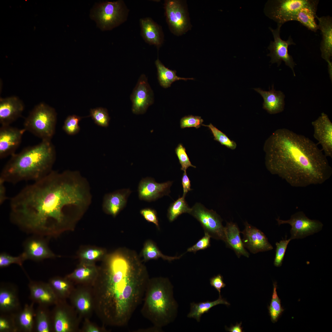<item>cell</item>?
Returning <instances> with one entry per match:
<instances>
[{
    "label": "cell",
    "instance_id": "6da1fadb",
    "mask_svg": "<svg viewBox=\"0 0 332 332\" xmlns=\"http://www.w3.org/2000/svg\"><path fill=\"white\" fill-rule=\"evenodd\" d=\"M91 198L89 184L79 172L52 170L11 199L10 219L26 232L48 237L65 227L70 210L86 208Z\"/></svg>",
    "mask_w": 332,
    "mask_h": 332
},
{
    "label": "cell",
    "instance_id": "7a4b0ae2",
    "mask_svg": "<svg viewBox=\"0 0 332 332\" xmlns=\"http://www.w3.org/2000/svg\"><path fill=\"white\" fill-rule=\"evenodd\" d=\"M263 150L268 170L292 186L321 184L332 175L327 157L317 144L288 129L276 130L266 140Z\"/></svg>",
    "mask_w": 332,
    "mask_h": 332
},
{
    "label": "cell",
    "instance_id": "3957f363",
    "mask_svg": "<svg viewBox=\"0 0 332 332\" xmlns=\"http://www.w3.org/2000/svg\"><path fill=\"white\" fill-rule=\"evenodd\" d=\"M102 285L106 318L118 326L128 323L143 301L149 279L146 267L135 251L124 248L107 258Z\"/></svg>",
    "mask_w": 332,
    "mask_h": 332
},
{
    "label": "cell",
    "instance_id": "277c9868",
    "mask_svg": "<svg viewBox=\"0 0 332 332\" xmlns=\"http://www.w3.org/2000/svg\"><path fill=\"white\" fill-rule=\"evenodd\" d=\"M55 158V148L51 140H42L11 156L2 171L0 178L14 184L37 181L52 170Z\"/></svg>",
    "mask_w": 332,
    "mask_h": 332
},
{
    "label": "cell",
    "instance_id": "5b68a950",
    "mask_svg": "<svg viewBox=\"0 0 332 332\" xmlns=\"http://www.w3.org/2000/svg\"><path fill=\"white\" fill-rule=\"evenodd\" d=\"M143 301L142 314L159 330L174 319L177 305L172 285L167 278L149 279Z\"/></svg>",
    "mask_w": 332,
    "mask_h": 332
},
{
    "label": "cell",
    "instance_id": "8992f818",
    "mask_svg": "<svg viewBox=\"0 0 332 332\" xmlns=\"http://www.w3.org/2000/svg\"><path fill=\"white\" fill-rule=\"evenodd\" d=\"M56 121L55 110L41 103L36 105L26 118L24 129L42 140H51L55 133Z\"/></svg>",
    "mask_w": 332,
    "mask_h": 332
},
{
    "label": "cell",
    "instance_id": "52a82bcc",
    "mask_svg": "<svg viewBox=\"0 0 332 332\" xmlns=\"http://www.w3.org/2000/svg\"><path fill=\"white\" fill-rule=\"evenodd\" d=\"M128 11L122 0L105 1L95 4L90 16L102 31L111 30L124 22Z\"/></svg>",
    "mask_w": 332,
    "mask_h": 332
},
{
    "label": "cell",
    "instance_id": "ba28073f",
    "mask_svg": "<svg viewBox=\"0 0 332 332\" xmlns=\"http://www.w3.org/2000/svg\"><path fill=\"white\" fill-rule=\"evenodd\" d=\"M313 0H270L264 9L265 15L277 23L283 25L287 22L296 21L298 14L302 7Z\"/></svg>",
    "mask_w": 332,
    "mask_h": 332
},
{
    "label": "cell",
    "instance_id": "9c48e42d",
    "mask_svg": "<svg viewBox=\"0 0 332 332\" xmlns=\"http://www.w3.org/2000/svg\"><path fill=\"white\" fill-rule=\"evenodd\" d=\"M189 214L200 223L204 232L208 233L211 237L224 241V227L222 225L221 218L215 211L197 203L191 208Z\"/></svg>",
    "mask_w": 332,
    "mask_h": 332
},
{
    "label": "cell",
    "instance_id": "30bf717a",
    "mask_svg": "<svg viewBox=\"0 0 332 332\" xmlns=\"http://www.w3.org/2000/svg\"><path fill=\"white\" fill-rule=\"evenodd\" d=\"M282 25L277 24V27L275 29L269 27L273 35L274 41H271L268 47L270 52L267 56L271 57V63H277L278 66L280 65L282 61H283L286 65L292 69L295 76L294 69L296 64L292 56L289 54L288 49L290 45H295V43L293 42L291 36H289L286 41L281 38L280 32Z\"/></svg>",
    "mask_w": 332,
    "mask_h": 332
},
{
    "label": "cell",
    "instance_id": "8fae6325",
    "mask_svg": "<svg viewBox=\"0 0 332 332\" xmlns=\"http://www.w3.org/2000/svg\"><path fill=\"white\" fill-rule=\"evenodd\" d=\"M278 224H289L291 226V240L302 239L321 230L323 226L321 222L317 220L311 219L301 211L292 215L290 219L283 220L276 219Z\"/></svg>",
    "mask_w": 332,
    "mask_h": 332
},
{
    "label": "cell",
    "instance_id": "7c38bea8",
    "mask_svg": "<svg viewBox=\"0 0 332 332\" xmlns=\"http://www.w3.org/2000/svg\"><path fill=\"white\" fill-rule=\"evenodd\" d=\"M130 99L132 103V111L137 115L145 113L148 107L154 102L153 91L145 75L140 76L131 94Z\"/></svg>",
    "mask_w": 332,
    "mask_h": 332
},
{
    "label": "cell",
    "instance_id": "4fadbf2b",
    "mask_svg": "<svg viewBox=\"0 0 332 332\" xmlns=\"http://www.w3.org/2000/svg\"><path fill=\"white\" fill-rule=\"evenodd\" d=\"M172 182L168 181L159 183L150 177L142 179L138 187V197L141 200L151 202L164 196L168 195Z\"/></svg>",
    "mask_w": 332,
    "mask_h": 332
},
{
    "label": "cell",
    "instance_id": "5bb4252c",
    "mask_svg": "<svg viewBox=\"0 0 332 332\" xmlns=\"http://www.w3.org/2000/svg\"><path fill=\"white\" fill-rule=\"evenodd\" d=\"M314 136L322 147L326 157H332V123L328 115L322 113L312 122Z\"/></svg>",
    "mask_w": 332,
    "mask_h": 332
},
{
    "label": "cell",
    "instance_id": "9a60e30c",
    "mask_svg": "<svg viewBox=\"0 0 332 332\" xmlns=\"http://www.w3.org/2000/svg\"><path fill=\"white\" fill-rule=\"evenodd\" d=\"M245 228L241 233L243 235L242 241L245 247L254 254L272 250L273 247L265 235L260 230L246 222Z\"/></svg>",
    "mask_w": 332,
    "mask_h": 332
},
{
    "label": "cell",
    "instance_id": "2e32d148",
    "mask_svg": "<svg viewBox=\"0 0 332 332\" xmlns=\"http://www.w3.org/2000/svg\"><path fill=\"white\" fill-rule=\"evenodd\" d=\"M26 131L9 125L1 126L0 128V158H4L12 156L22 140Z\"/></svg>",
    "mask_w": 332,
    "mask_h": 332
},
{
    "label": "cell",
    "instance_id": "e0dca14e",
    "mask_svg": "<svg viewBox=\"0 0 332 332\" xmlns=\"http://www.w3.org/2000/svg\"><path fill=\"white\" fill-rule=\"evenodd\" d=\"M23 247L27 259L40 261L55 256L48 247V239L43 236L35 235L28 238L24 242Z\"/></svg>",
    "mask_w": 332,
    "mask_h": 332
},
{
    "label": "cell",
    "instance_id": "ac0fdd59",
    "mask_svg": "<svg viewBox=\"0 0 332 332\" xmlns=\"http://www.w3.org/2000/svg\"><path fill=\"white\" fill-rule=\"evenodd\" d=\"M28 287L30 298L34 303L49 307L59 301L48 283L30 280Z\"/></svg>",
    "mask_w": 332,
    "mask_h": 332
},
{
    "label": "cell",
    "instance_id": "d6986e66",
    "mask_svg": "<svg viewBox=\"0 0 332 332\" xmlns=\"http://www.w3.org/2000/svg\"><path fill=\"white\" fill-rule=\"evenodd\" d=\"M164 7L167 21L172 30L177 34L184 32L188 22L185 10L180 2L166 1Z\"/></svg>",
    "mask_w": 332,
    "mask_h": 332
},
{
    "label": "cell",
    "instance_id": "ffe728a7",
    "mask_svg": "<svg viewBox=\"0 0 332 332\" xmlns=\"http://www.w3.org/2000/svg\"><path fill=\"white\" fill-rule=\"evenodd\" d=\"M23 102L16 96L0 99V123L1 126L9 125L21 116L24 110Z\"/></svg>",
    "mask_w": 332,
    "mask_h": 332
},
{
    "label": "cell",
    "instance_id": "44dd1931",
    "mask_svg": "<svg viewBox=\"0 0 332 332\" xmlns=\"http://www.w3.org/2000/svg\"><path fill=\"white\" fill-rule=\"evenodd\" d=\"M21 309L17 287L10 283H1L0 313H15Z\"/></svg>",
    "mask_w": 332,
    "mask_h": 332
},
{
    "label": "cell",
    "instance_id": "7402d4cb",
    "mask_svg": "<svg viewBox=\"0 0 332 332\" xmlns=\"http://www.w3.org/2000/svg\"><path fill=\"white\" fill-rule=\"evenodd\" d=\"M319 21L318 29L321 32L322 39L320 49L321 56L328 63L332 64L330 58L332 56V18L330 16L316 17Z\"/></svg>",
    "mask_w": 332,
    "mask_h": 332
},
{
    "label": "cell",
    "instance_id": "603a6c76",
    "mask_svg": "<svg viewBox=\"0 0 332 332\" xmlns=\"http://www.w3.org/2000/svg\"><path fill=\"white\" fill-rule=\"evenodd\" d=\"M132 192L129 188L117 190L105 195L103 207L108 213L115 216L126 206L128 197Z\"/></svg>",
    "mask_w": 332,
    "mask_h": 332
},
{
    "label": "cell",
    "instance_id": "cb8c5ba5",
    "mask_svg": "<svg viewBox=\"0 0 332 332\" xmlns=\"http://www.w3.org/2000/svg\"><path fill=\"white\" fill-rule=\"evenodd\" d=\"M254 89L263 97V108L268 113L275 114L284 110L285 95L281 91L274 89L273 85L272 89L269 91H264L259 88Z\"/></svg>",
    "mask_w": 332,
    "mask_h": 332
},
{
    "label": "cell",
    "instance_id": "d4e9b609",
    "mask_svg": "<svg viewBox=\"0 0 332 332\" xmlns=\"http://www.w3.org/2000/svg\"><path fill=\"white\" fill-rule=\"evenodd\" d=\"M240 231L235 223L227 222L224 227L225 240L227 247L233 250L239 258L241 255L249 257V254L245 248L240 233Z\"/></svg>",
    "mask_w": 332,
    "mask_h": 332
},
{
    "label": "cell",
    "instance_id": "484cf974",
    "mask_svg": "<svg viewBox=\"0 0 332 332\" xmlns=\"http://www.w3.org/2000/svg\"><path fill=\"white\" fill-rule=\"evenodd\" d=\"M51 312L53 331L68 332L72 330V323L68 308L59 301Z\"/></svg>",
    "mask_w": 332,
    "mask_h": 332
},
{
    "label": "cell",
    "instance_id": "4316f807",
    "mask_svg": "<svg viewBox=\"0 0 332 332\" xmlns=\"http://www.w3.org/2000/svg\"><path fill=\"white\" fill-rule=\"evenodd\" d=\"M34 303L26 304L22 309L14 313L17 332H31L34 327L35 311Z\"/></svg>",
    "mask_w": 332,
    "mask_h": 332
},
{
    "label": "cell",
    "instance_id": "83f0119b",
    "mask_svg": "<svg viewBox=\"0 0 332 332\" xmlns=\"http://www.w3.org/2000/svg\"><path fill=\"white\" fill-rule=\"evenodd\" d=\"M142 36L144 40L151 45L158 46L162 43V34L158 25L152 19L147 18L140 20Z\"/></svg>",
    "mask_w": 332,
    "mask_h": 332
},
{
    "label": "cell",
    "instance_id": "f1b7e54d",
    "mask_svg": "<svg viewBox=\"0 0 332 332\" xmlns=\"http://www.w3.org/2000/svg\"><path fill=\"white\" fill-rule=\"evenodd\" d=\"M319 1L313 0L310 4L302 8L298 12L296 21L310 30L316 32L319 29L315 18Z\"/></svg>",
    "mask_w": 332,
    "mask_h": 332
},
{
    "label": "cell",
    "instance_id": "f546056e",
    "mask_svg": "<svg viewBox=\"0 0 332 332\" xmlns=\"http://www.w3.org/2000/svg\"><path fill=\"white\" fill-rule=\"evenodd\" d=\"M34 329L37 332L53 331L51 313L48 307L38 305L35 310Z\"/></svg>",
    "mask_w": 332,
    "mask_h": 332
},
{
    "label": "cell",
    "instance_id": "4dcf8cb0",
    "mask_svg": "<svg viewBox=\"0 0 332 332\" xmlns=\"http://www.w3.org/2000/svg\"><path fill=\"white\" fill-rule=\"evenodd\" d=\"M158 75V79L160 85L164 88L170 87L174 82L180 80L186 81L193 80V78L181 77L176 75V71L172 70L166 67L158 59L155 62Z\"/></svg>",
    "mask_w": 332,
    "mask_h": 332
},
{
    "label": "cell",
    "instance_id": "1f68e13d",
    "mask_svg": "<svg viewBox=\"0 0 332 332\" xmlns=\"http://www.w3.org/2000/svg\"><path fill=\"white\" fill-rule=\"evenodd\" d=\"M219 304L229 305L230 303L223 298L221 296L217 300L212 301H207L199 303H192L191 304V310L188 315L189 318H195L200 322V317L203 314L207 313L213 307Z\"/></svg>",
    "mask_w": 332,
    "mask_h": 332
},
{
    "label": "cell",
    "instance_id": "d6a6232c",
    "mask_svg": "<svg viewBox=\"0 0 332 332\" xmlns=\"http://www.w3.org/2000/svg\"><path fill=\"white\" fill-rule=\"evenodd\" d=\"M141 254L144 261L156 259L159 258L171 261L179 259L182 256L181 255L179 256L171 257L164 255L161 253L156 244L151 240H148L145 243Z\"/></svg>",
    "mask_w": 332,
    "mask_h": 332
},
{
    "label": "cell",
    "instance_id": "836d02e7",
    "mask_svg": "<svg viewBox=\"0 0 332 332\" xmlns=\"http://www.w3.org/2000/svg\"><path fill=\"white\" fill-rule=\"evenodd\" d=\"M184 196L179 197L170 205L168 210L167 216L169 221L172 222L183 213H189L191 208L185 200Z\"/></svg>",
    "mask_w": 332,
    "mask_h": 332
},
{
    "label": "cell",
    "instance_id": "e575fe53",
    "mask_svg": "<svg viewBox=\"0 0 332 332\" xmlns=\"http://www.w3.org/2000/svg\"><path fill=\"white\" fill-rule=\"evenodd\" d=\"M48 283L58 298H65L69 294L71 287L66 279L55 277L50 279Z\"/></svg>",
    "mask_w": 332,
    "mask_h": 332
},
{
    "label": "cell",
    "instance_id": "d590c367",
    "mask_svg": "<svg viewBox=\"0 0 332 332\" xmlns=\"http://www.w3.org/2000/svg\"><path fill=\"white\" fill-rule=\"evenodd\" d=\"M277 288V283L275 282L273 283V290L272 298L270 306L268 307L271 320L273 323L277 321L284 310L282 306L281 300L278 295Z\"/></svg>",
    "mask_w": 332,
    "mask_h": 332
},
{
    "label": "cell",
    "instance_id": "8d00e7d4",
    "mask_svg": "<svg viewBox=\"0 0 332 332\" xmlns=\"http://www.w3.org/2000/svg\"><path fill=\"white\" fill-rule=\"evenodd\" d=\"M202 125L208 127L213 135L214 140L219 142L221 145L232 150L236 148L237 145L235 142L230 139L225 133L211 123L208 125L204 124Z\"/></svg>",
    "mask_w": 332,
    "mask_h": 332
},
{
    "label": "cell",
    "instance_id": "74e56055",
    "mask_svg": "<svg viewBox=\"0 0 332 332\" xmlns=\"http://www.w3.org/2000/svg\"><path fill=\"white\" fill-rule=\"evenodd\" d=\"M90 116L98 125L104 127L109 126L110 117L106 109L101 107L92 109Z\"/></svg>",
    "mask_w": 332,
    "mask_h": 332
},
{
    "label": "cell",
    "instance_id": "f35d334b",
    "mask_svg": "<svg viewBox=\"0 0 332 332\" xmlns=\"http://www.w3.org/2000/svg\"><path fill=\"white\" fill-rule=\"evenodd\" d=\"M83 118L74 115L68 116L64 122L63 129L69 135H74L77 134L80 130L79 122Z\"/></svg>",
    "mask_w": 332,
    "mask_h": 332
},
{
    "label": "cell",
    "instance_id": "ab89813d",
    "mask_svg": "<svg viewBox=\"0 0 332 332\" xmlns=\"http://www.w3.org/2000/svg\"><path fill=\"white\" fill-rule=\"evenodd\" d=\"M0 332H17L14 313H0Z\"/></svg>",
    "mask_w": 332,
    "mask_h": 332
},
{
    "label": "cell",
    "instance_id": "60d3db41",
    "mask_svg": "<svg viewBox=\"0 0 332 332\" xmlns=\"http://www.w3.org/2000/svg\"><path fill=\"white\" fill-rule=\"evenodd\" d=\"M27 259L24 252L18 256H13L6 253H2L0 255V267H6L13 264L22 266L23 262Z\"/></svg>",
    "mask_w": 332,
    "mask_h": 332
},
{
    "label": "cell",
    "instance_id": "b9f144b4",
    "mask_svg": "<svg viewBox=\"0 0 332 332\" xmlns=\"http://www.w3.org/2000/svg\"><path fill=\"white\" fill-rule=\"evenodd\" d=\"M291 240L283 239L279 242H276V249L274 260V265L276 267H280L284 259L287 245Z\"/></svg>",
    "mask_w": 332,
    "mask_h": 332
},
{
    "label": "cell",
    "instance_id": "7bdbcfd3",
    "mask_svg": "<svg viewBox=\"0 0 332 332\" xmlns=\"http://www.w3.org/2000/svg\"><path fill=\"white\" fill-rule=\"evenodd\" d=\"M175 153L181 165V170L186 171L187 169L190 167L196 168L193 165L188 156L185 147L181 144H179L175 149Z\"/></svg>",
    "mask_w": 332,
    "mask_h": 332
},
{
    "label": "cell",
    "instance_id": "ee69618b",
    "mask_svg": "<svg viewBox=\"0 0 332 332\" xmlns=\"http://www.w3.org/2000/svg\"><path fill=\"white\" fill-rule=\"evenodd\" d=\"M201 117L192 115L185 116L180 120V127L181 128L195 127L198 128L200 127L203 122Z\"/></svg>",
    "mask_w": 332,
    "mask_h": 332
},
{
    "label": "cell",
    "instance_id": "f6af8a7d",
    "mask_svg": "<svg viewBox=\"0 0 332 332\" xmlns=\"http://www.w3.org/2000/svg\"><path fill=\"white\" fill-rule=\"evenodd\" d=\"M211 238L208 233L204 232V235L195 244L188 248L187 252L196 253L198 251L207 248L210 246Z\"/></svg>",
    "mask_w": 332,
    "mask_h": 332
},
{
    "label": "cell",
    "instance_id": "bcb514c9",
    "mask_svg": "<svg viewBox=\"0 0 332 332\" xmlns=\"http://www.w3.org/2000/svg\"><path fill=\"white\" fill-rule=\"evenodd\" d=\"M93 273V269L87 266L81 267L69 276V278H73L80 280H84L89 278Z\"/></svg>",
    "mask_w": 332,
    "mask_h": 332
},
{
    "label": "cell",
    "instance_id": "7dc6e473",
    "mask_svg": "<svg viewBox=\"0 0 332 332\" xmlns=\"http://www.w3.org/2000/svg\"><path fill=\"white\" fill-rule=\"evenodd\" d=\"M140 213L147 221L153 223L159 228L157 213L155 210L151 208H145L141 209Z\"/></svg>",
    "mask_w": 332,
    "mask_h": 332
},
{
    "label": "cell",
    "instance_id": "c3c4849f",
    "mask_svg": "<svg viewBox=\"0 0 332 332\" xmlns=\"http://www.w3.org/2000/svg\"><path fill=\"white\" fill-rule=\"evenodd\" d=\"M76 304L78 310L82 312L88 311L91 307V302L88 297L85 294L79 295L76 298Z\"/></svg>",
    "mask_w": 332,
    "mask_h": 332
},
{
    "label": "cell",
    "instance_id": "681fc988",
    "mask_svg": "<svg viewBox=\"0 0 332 332\" xmlns=\"http://www.w3.org/2000/svg\"><path fill=\"white\" fill-rule=\"evenodd\" d=\"M104 252L101 250L89 249L83 252L81 254V256L83 259L92 261L102 256Z\"/></svg>",
    "mask_w": 332,
    "mask_h": 332
},
{
    "label": "cell",
    "instance_id": "f907efd6",
    "mask_svg": "<svg viewBox=\"0 0 332 332\" xmlns=\"http://www.w3.org/2000/svg\"><path fill=\"white\" fill-rule=\"evenodd\" d=\"M210 283L211 286L219 292V296H221V290L226 286V284L223 281V276L219 274L211 278L210 279Z\"/></svg>",
    "mask_w": 332,
    "mask_h": 332
},
{
    "label": "cell",
    "instance_id": "816d5d0a",
    "mask_svg": "<svg viewBox=\"0 0 332 332\" xmlns=\"http://www.w3.org/2000/svg\"><path fill=\"white\" fill-rule=\"evenodd\" d=\"M182 184L183 191V196L185 197L188 191L192 190L191 188V181L186 171H184L183 173L182 178Z\"/></svg>",
    "mask_w": 332,
    "mask_h": 332
},
{
    "label": "cell",
    "instance_id": "f5cc1de1",
    "mask_svg": "<svg viewBox=\"0 0 332 332\" xmlns=\"http://www.w3.org/2000/svg\"><path fill=\"white\" fill-rule=\"evenodd\" d=\"M5 181L0 178V204H2L7 199Z\"/></svg>",
    "mask_w": 332,
    "mask_h": 332
},
{
    "label": "cell",
    "instance_id": "db71d44e",
    "mask_svg": "<svg viewBox=\"0 0 332 332\" xmlns=\"http://www.w3.org/2000/svg\"><path fill=\"white\" fill-rule=\"evenodd\" d=\"M242 322L237 323L235 326L232 325L230 328L225 326L226 330L230 332H242L243 328L241 327Z\"/></svg>",
    "mask_w": 332,
    "mask_h": 332
},
{
    "label": "cell",
    "instance_id": "11a10c76",
    "mask_svg": "<svg viewBox=\"0 0 332 332\" xmlns=\"http://www.w3.org/2000/svg\"><path fill=\"white\" fill-rule=\"evenodd\" d=\"M86 331L88 332H99V330L97 328L91 326H89L87 327Z\"/></svg>",
    "mask_w": 332,
    "mask_h": 332
}]
</instances>
